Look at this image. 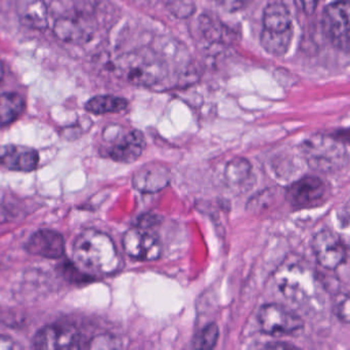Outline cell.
<instances>
[{
	"label": "cell",
	"mask_w": 350,
	"mask_h": 350,
	"mask_svg": "<svg viewBox=\"0 0 350 350\" xmlns=\"http://www.w3.org/2000/svg\"><path fill=\"white\" fill-rule=\"evenodd\" d=\"M73 256L80 267L94 275H112L120 269L122 263L110 236L94 229L84 230L77 236Z\"/></svg>",
	"instance_id": "cell-1"
},
{
	"label": "cell",
	"mask_w": 350,
	"mask_h": 350,
	"mask_svg": "<svg viewBox=\"0 0 350 350\" xmlns=\"http://www.w3.org/2000/svg\"><path fill=\"white\" fill-rule=\"evenodd\" d=\"M114 71L120 79L137 86L160 84L167 76V66L151 51L122 53L114 61Z\"/></svg>",
	"instance_id": "cell-2"
},
{
	"label": "cell",
	"mask_w": 350,
	"mask_h": 350,
	"mask_svg": "<svg viewBox=\"0 0 350 350\" xmlns=\"http://www.w3.org/2000/svg\"><path fill=\"white\" fill-rule=\"evenodd\" d=\"M275 279L284 297L293 303L304 305L318 296L316 275L302 259H287L278 268Z\"/></svg>",
	"instance_id": "cell-3"
},
{
	"label": "cell",
	"mask_w": 350,
	"mask_h": 350,
	"mask_svg": "<svg viewBox=\"0 0 350 350\" xmlns=\"http://www.w3.org/2000/svg\"><path fill=\"white\" fill-rule=\"evenodd\" d=\"M263 29L260 45L267 53L275 57L286 55L294 35L293 20L285 4L273 2L263 10Z\"/></svg>",
	"instance_id": "cell-4"
},
{
	"label": "cell",
	"mask_w": 350,
	"mask_h": 350,
	"mask_svg": "<svg viewBox=\"0 0 350 350\" xmlns=\"http://www.w3.org/2000/svg\"><path fill=\"white\" fill-rule=\"evenodd\" d=\"M304 152L308 164L323 173L340 170L349 162L345 144L329 136H312L304 144Z\"/></svg>",
	"instance_id": "cell-5"
},
{
	"label": "cell",
	"mask_w": 350,
	"mask_h": 350,
	"mask_svg": "<svg viewBox=\"0 0 350 350\" xmlns=\"http://www.w3.org/2000/svg\"><path fill=\"white\" fill-rule=\"evenodd\" d=\"M323 29L330 42L343 51H350V1L336 0L325 8Z\"/></svg>",
	"instance_id": "cell-6"
},
{
	"label": "cell",
	"mask_w": 350,
	"mask_h": 350,
	"mask_svg": "<svg viewBox=\"0 0 350 350\" xmlns=\"http://www.w3.org/2000/svg\"><path fill=\"white\" fill-rule=\"evenodd\" d=\"M263 332L271 336H289L304 330V323L298 314L280 304H267L258 314Z\"/></svg>",
	"instance_id": "cell-7"
},
{
	"label": "cell",
	"mask_w": 350,
	"mask_h": 350,
	"mask_svg": "<svg viewBox=\"0 0 350 350\" xmlns=\"http://www.w3.org/2000/svg\"><path fill=\"white\" fill-rule=\"evenodd\" d=\"M314 257L321 266L335 271L345 262L347 246L340 236L330 229L321 230L312 240Z\"/></svg>",
	"instance_id": "cell-8"
},
{
	"label": "cell",
	"mask_w": 350,
	"mask_h": 350,
	"mask_svg": "<svg viewBox=\"0 0 350 350\" xmlns=\"http://www.w3.org/2000/svg\"><path fill=\"white\" fill-rule=\"evenodd\" d=\"M123 248L135 260L155 261L160 258L162 244L159 236L149 228L135 227L129 229L123 238Z\"/></svg>",
	"instance_id": "cell-9"
},
{
	"label": "cell",
	"mask_w": 350,
	"mask_h": 350,
	"mask_svg": "<svg viewBox=\"0 0 350 350\" xmlns=\"http://www.w3.org/2000/svg\"><path fill=\"white\" fill-rule=\"evenodd\" d=\"M80 335L69 324H53L40 329L33 338L36 349H73L79 347Z\"/></svg>",
	"instance_id": "cell-10"
},
{
	"label": "cell",
	"mask_w": 350,
	"mask_h": 350,
	"mask_svg": "<svg viewBox=\"0 0 350 350\" xmlns=\"http://www.w3.org/2000/svg\"><path fill=\"white\" fill-rule=\"evenodd\" d=\"M327 185L318 177L306 176L296 181L288 188L286 199L295 209H304L316 205L324 199Z\"/></svg>",
	"instance_id": "cell-11"
},
{
	"label": "cell",
	"mask_w": 350,
	"mask_h": 350,
	"mask_svg": "<svg viewBox=\"0 0 350 350\" xmlns=\"http://www.w3.org/2000/svg\"><path fill=\"white\" fill-rule=\"evenodd\" d=\"M39 154L34 148L22 145L0 146V166L10 171L29 173L38 166Z\"/></svg>",
	"instance_id": "cell-12"
},
{
	"label": "cell",
	"mask_w": 350,
	"mask_h": 350,
	"mask_svg": "<svg viewBox=\"0 0 350 350\" xmlns=\"http://www.w3.org/2000/svg\"><path fill=\"white\" fill-rule=\"evenodd\" d=\"M172 174L159 162L145 164L133 175V187L144 193H155L170 184Z\"/></svg>",
	"instance_id": "cell-13"
},
{
	"label": "cell",
	"mask_w": 350,
	"mask_h": 350,
	"mask_svg": "<svg viewBox=\"0 0 350 350\" xmlns=\"http://www.w3.org/2000/svg\"><path fill=\"white\" fill-rule=\"evenodd\" d=\"M31 254L46 259H59L65 253V240L59 232L40 229L35 232L26 245Z\"/></svg>",
	"instance_id": "cell-14"
},
{
	"label": "cell",
	"mask_w": 350,
	"mask_h": 350,
	"mask_svg": "<svg viewBox=\"0 0 350 350\" xmlns=\"http://www.w3.org/2000/svg\"><path fill=\"white\" fill-rule=\"evenodd\" d=\"M16 12L24 26L34 30H44L49 26L46 0H16Z\"/></svg>",
	"instance_id": "cell-15"
},
{
	"label": "cell",
	"mask_w": 350,
	"mask_h": 350,
	"mask_svg": "<svg viewBox=\"0 0 350 350\" xmlns=\"http://www.w3.org/2000/svg\"><path fill=\"white\" fill-rule=\"evenodd\" d=\"M146 140L143 133L133 131L111 147L109 156L115 162L131 164L143 154Z\"/></svg>",
	"instance_id": "cell-16"
},
{
	"label": "cell",
	"mask_w": 350,
	"mask_h": 350,
	"mask_svg": "<svg viewBox=\"0 0 350 350\" xmlns=\"http://www.w3.org/2000/svg\"><path fill=\"white\" fill-rule=\"evenodd\" d=\"M25 110V101L18 92L0 95V129L14 123Z\"/></svg>",
	"instance_id": "cell-17"
},
{
	"label": "cell",
	"mask_w": 350,
	"mask_h": 350,
	"mask_svg": "<svg viewBox=\"0 0 350 350\" xmlns=\"http://www.w3.org/2000/svg\"><path fill=\"white\" fill-rule=\"evenodd\" d=\"M53 32L59 40L68 43H79L88 38L85 27L75 18H59L55 23Z\"/></svg>",
	"instance_id": "cell-18"
},
{
	"label": "cell",
	"mask_w": 350,
	"mask_h": 350,
	"mask_svg": "<svg viewBox=\"0 0 350 350\" xmlns=\"http://www.w3.org/2000/svg\"><path fill=\"white\" fill-rule=\"evenodd\" d=\"M129 107V101L112 95H98L88 101L85 110L96 115L118 113Z\"/></svg>",
	"instance_id": "cell-19"
},
{
	"label": "cell",
	"mask_w": 350,
	"mask_h": 350,
	"mask_svg": "<svg viewBox=\"0 0 350 350\" xmlns=\"http://www.w3.org/2000/svg\"><path fill=\"white\" fill-rule=\"evenodd\" d=\"M251 174V164L248 160L237 158L232 160L226 166V180L230 184H240L249 178Z\"/></svg>",
	"instance_id": "cell-20"
},
{
	"label": "cell",
	"mask_w": 350,
	"mask_h": 350,
	"mask_svg": "<svg viewBox=\"0 0 350 350\" xmlns=\"http://www.w3.org/2000/svg\"><path fill=\"white\" fill-rule=\"evenodd\" d=\"M218 327L215 324H210L206 326L198 335L195 340V349H211L215 347L217 342Z\"/></svg>",
	"instance_id": "cell-21"
},
{
	"label": "cell",
	"mask_w": 350,
	"mask_h": 350,
	"mask_svg": "<svg viewBox=\"0 0 350 350\" xmlns=\"http://www.w3.org/2000/svg\"><path fill=\"white\" fill-rule=\"evenodd\" d=\"M224 27L218 25L215 21L212 20L210 16H202L201 18V30L204 36L208 40L220 41L224 38Z\"/></svg>",
	"instance_id": "cell-22"
},
{
	"label": "cell",
	"mask_w": 350,
	"mask_h": 350,
	"mask_svg": "<svg viewBox=\"0 0 350 350\" xmlns=\"http://www.w3.org/2000/svg\"><path fill=\"white\" fill-rule=\"evenodd\" d=\"M333 312L339 321L350 324V295L340 293L336 295L333 302Z\"/></svg>",
	"instance_id": "cell-23"
},
{
	"label": "cell",
	"mask_w": 350,
	"mask_h": 350,
	"mask_svg": "<svg viewBox=\"0 0 350 350\" xmlns=\"http://www.w3.org/2000/svg\"><path fill=\"white\" fill-rule=\"evenodd\" d=\"M170 8L179 18H187L195 12L193 0H172Z\"/></svg>",
	"instance_id": "cell-24"
},
{
	"label": "cell",
	"mask_w": 350,
	"mask_h": 350,
	"mask_svg": "<svg viewBox=\"0 0 350 350\" xmlns=\"http://www.w3.org/2000/svg\"><path fill=\"white\" fill-rule=\"evenodd\" d=\"M219 3L228 12H234L246 8L249 0H219Z\"/></svg>",
	"instance_id": "cell-25"
},
{
	"label": "cell",
	"mask_w": 350,
	"mask_h": 350,
	"mask_svg": "<svg viewBox=\"0 0 350 350\" xmlns=\"http://www.w3.org/2000/svg\"><path fill=\"white\" fill-rule=\"evenodd\" d=\"M159 222V218L157 216H154L153 214L145 216L143 219L139 220V226L142 227L150 228L155 225Z\"/></svg>",
	"instance_id": "cell-26"
},
{
	"label": "cell",
	"mask_w": 350,
	"mask_h": 350,
	"mask_svg": "<svg viewBox=\"0 0 350 350\" xmlns=\"http://www.w3.org/2000/svg\"><path fill=\"white\" fill-rule=\"evenodd\" d=\"M319 1L320 0H301L304 12L308 14H314V10H317V6H318Z\"/></svg>",
	"instance_id": "cell-27"
},
{
	"label": "cell",
	"mask_w": 350,
	"mask_h": 350,
	"mask_svg": "<svg viewBox=\"0 0 350 350\" xmlns=\"http://www.w3.org/2000/svg\"><path fill=\"white\" fill-rule=\"evenodd\" d=\"M16 345L10 337L0 335V350L16 349Z\"/></svg>",
	"instance_id": "cell-28"
},
{
	"label": "cell",
	"mask_w": 350,
	"mask_h": 350,
	"mask_svg": "<svg viewBox=\"0 0 350 350\" xmlns=\"http://www.w3.org/2000/svg\"><path fill=\"white\" fill-rule=\"evenodd\" d=\"M3 76H4L3 64H2L1 61H0V82H1L2 79H3Z\"/></svg>",
	"instance_id": "cell-29"
}]
</instances>
